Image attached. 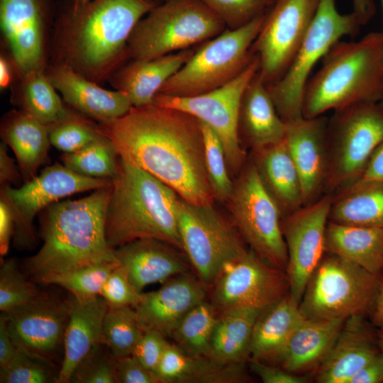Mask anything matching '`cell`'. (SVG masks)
Instances as JSON below:
<instances>
[{
  "mask_svg": "<svg viewBox=\"0 0 383 383\" xmlns=\"http://www.w3.org/2000/svg\"><path fill=\"white\" fill-rule=\"evenodd\" d=\"M119 157L151 174L183 199L213 204L200 121L178 109L154 104L132 107L98 125Z\"/></svg>",
  "mask_w": 383,
  "mask_h": 383,
  "instance_id": "cell-1",
  "label": "cell"
},
{
  "mask_svg": "<svg viewBox=\"0 0 383 383\" xmlns=\"http://www.w3.org/2000/svg\"><path fill=\"white\" fill-rule=\"evenodd\" d=\"M155 0H74L59 18L57 51L63 63L97 82L128 57V39Z\"/></svg>",
  "mask_w": 383,
  "mask_h": 383,
  "instance_id": "cell-2",
  "label": "cell"
},
{
  "mask_svg": "<svg viewBox=\"0 0 383 383\" xmlns=\"http://www.w3.org/2000/svg\"><path fill=\"white\" fill-rule=\"evenodd\" d=\"M112 185L75 200L57 201L40 212L43 245L23 270L33 282L85 266L118 262L107 243L106 218Z\"/></svg>",
  "mask_w": 383,
  "mask_h": 383,
  "instance_id": "cell-3",
  "label": "cell"
},
{
  "mask_svg": "<svg viewBox=\"0 0 383 383\" xmlns=\"http://www.w3.org/2000/svg\"><path fill=\"white\" fill-rule=\"evenodd\" d=\"M179 197L155 177L119 157L106 213L108 244L116 249L154 238L184 252L178 227Z\"/></svg>",
  "mask_w": 383,
  "mask_h": 383,
  "instance_id": "cell-4",
  "label": "cell"
},
{
  "mask_svg": "<svg viewBox=\"0 0 383 383\" xmlns=\"http://www.w3.org/2000/svg\"><path fill=\"white\" fill-rule=\"evenodd\" d=\"M383 94V33L372 32L357 41H338L309 79L304 91L303 117L367 102Z\"/></svg>",
  "mask_w": 383,
  "mask_h": 383,
  "instance_id": "cell-5",
  "label": "cell"
},
{
  "mask_svg": "<svg viewBox=\"0 0 383 383\" xmlns=\"http://www.w3.org/2000/svg\"><path fill=\"white\" fill-rule=\"evenodd\" d=\"M226 29L201 0L166 1L137 23L128 41V57L155 59L204 43Z\"/></svg>",
  "mask_w": 383,
  "mask_h": 383,
  "instance_id": "cell-6",
  "label": "cell"
},
{
  "mask_svg": "<svg viewBox=\"0 0 383 383\" xmlns=\"http://www.w3.org/2000/svg\"><path fill=\"white\" fill-rule=\"evenodd\" d=\"M265 14L238 29L226 28L201 43L162 86L160 93L175 96H196L220 88L236 78L255 57L251 47L262 28Z\"/></svg>",
  "mask_w": 383,
  "mask_h": 383,
  "instance_id": "cell-7",
  "label": "cell"
},
{
  "mask_svg": "<svg viewBox=\"0 0 383 383\" xmlns=\"http://www.w3.org/2000/svg\"><path fill=\"white\" fill-rule=\"evenodd\" d=\"M380 275L326 252L312 273L299 307L307 318L346 320L370 316Z\"/></svg>",
  "mask_w": 383,
  "mask_h": 383,
  "instance_id": "cell-8",
  "label": "cell"
},
{
  "mask_svg": "<svg viewBox=\"0 0 383 383\" xmlns=\"http://www.w3.org/2000/svg\"><path fill=\"white\" fill-rule=\"evenodd\" d=\"M362 23L352 11L341 13L335 0H321L313 21L290 66L282 77L268 87L277 111L286 123L303 117L306 84L316 64L343 37L355 35Z\"/></svg>",
  "mask_w": 383,
  "mask_h": 383,
  "instance_id": "cell-9",
  "label": "cell"
},
{
  "mask_svg": "<svg viewBox=\"0 0 383 383\" xmlns=\"http://www.w3.org/2000/svg\"><path fill=\"white\" fill-rule=\"evenodd\" d=\"M328 171L326 193H334L360 179L383 142V106L356 104L334 111L328 123Z\"/></svg>",
  "mask_w": 383,
  "mask_h": 383,
  "instance_id": "cell-10",
  "label": "cell"
},
{
  "mask_svg": "<svg viewBox=\"0 0 383 383\" xmlns=\"http://www.w3.org/2000/svg\"><path fill=\"white\" fill-rule=\"evenodd\" d=\"M226 203L233 224L250 250L286 272L288 255L282 229V215L251 159L233 182Z\"/></svg>",
  "mask_w": 383,
  "mask_h": 383,
  "instance_id": "cell-11",
  "label": "cell"
},
{
  "mask_svg": "<svg viewBox=\"0 0 383 383\" xmlns=\"http://www.w3.org/2000/svg\"><path fill=\"white\" fill-rule=\"evenodd\" d=\"M178 227L183 251L194 274L209 288L226 265L248 250L233 223L213 206L179 197Z\"/></svg>",
  "mask_w": 383,
  "mask_h": 383,
  "instance_id": "cell-12",
  "label": "cell"
},
{
  "mask_svg": "<svg viewBox=\"0 0 383 383\" xmlns=\"http://www.w3.org/2000/svg\"><path fill=\"white\" fill-rule=\"evenodd\" d=\"M255 57L236 78L213 91L192 96L157 94L153 104L187 113L209 126L220 138L229 171L239 173L245 163L246 154L238 131V113L243 94L259 70Z\"/></svg>",
  "mask_w": 383,
  "mask_h": 383,
  "instance_id": "cell-13",
  "label": "cell"
},
{
  "mask_svg": "<svg viewBox=\"0 0 383 383\" xmlns=\"http://www.w3.org/2000/svg\"><path fill=\"white\" fill-rule=\"evenodd\" d=\"M111 185V179L84 176L56 163L45 167L20 187L1 186V196L7 201L13 216V245L26 250L35 245L34 218L50 205L76 193Z\"/></svg>",
  "mask_w": 383,
  "mask_h": 383,
  "instance_id": "cell-14",
  "label": "cell"
},
{
  "mask_svg": "<svg viewBox=\"0 0 383 383\" xmlns=\"http://www.w3.org/2000/svg\"><path fill=\"white\" fill-rule=\"evenodd\" d=\"M321 0H275L251 47L258 74L267 87L290 66L317 12Z\"/></svg>",
  "mask_w": 383,
  "mask_h": 383,
  "instance_id": "cell-15",
  "label": "cell"
},
{
  "mask_svg": "<svg viewBox=\"0 0 383 383\" xmlns=\"http://www.w3.org/2000/svg\"><path fill=\"white\" fill-rule=\"evenodd\" d=\"M288 292L286 272L250 249L225 265L209 288L208 299L218 313L235 308L264 310Z\"/></svg>",
  "mask_w": 383,
  "mask_h": 383,
  "instance_id": "cell-16",
  "label": "cell"
},
{
  "mask_svg": "<svg viewBox=\"0 0 383 383\" xmlns=\"http://www.w3.org/2000/svg\"><path fill=\"white\" fill-rule=\"evenodd\" d=\"M72 304V294L63 298L41 291L29 302L1 313L18 351L56 367Z\"/></svg>",
  "mask_w": 383,
  "mask_h": 383,
  "instance_id": "cell-17",
  "label": "cell"
},
{
  "mask_svg": "<svg viewBox=\"0 0 383 383\" xmlns=\"http://www.w3.org/2000/svg\"><path fill=\"white\" fill-rule=\"evenodd\" d=\"M332 199L333 193H326L282 219L288 255L286 274L289 293L298 304L312 273L326 252V230Z\"/></svg>",
  "mask_w": 383,
  "mask_h": 383,
  "instance_id": "cell-18",
  "label": "cell"
},
{
  "mask_svg": "<svg viewBox=\"0 0 383 383\" xmlns=\"http://www.w3.org/2000/svg\"><path fill=\"white\" fill-rule=\"evenodd\" d=\"M47 0H0V24L21 77L43 70Z\"/></svg>",
  "mask_w": 383,
  "mask_h": 383,
  "instance_id": "cell-19",
  "label": "cell"
},
{
  "mask_svg": "<svg viewBox=\"0 0 383 383\" xmlns=\"http://www.w3.org/2000/svg\"><path fill=\"white\" fill-rule=\"evenodd\" d=\"M328 118L302 117L287 124L285 141L297 170L304 206L325 194L328 171Z\"/></svg>",
  "mask_w": 383,
  "mask_h": 383,
  "instance_id": "cell-20",
  "label": "cell"
},
{
  "mask_svg": "<svg viewBox=\"0 0 383 383\" xmlns=\"http://www.w3.org/2000/svg\"><path fill=\"white\" fill-rule=\"evenodd\" d=\"M209 287L191 272L174 276L156 291L143 292L134 308L143 332L155 331L170 338L182 318L208 298Z\"/></svg>",
  "mask_w": 383,
  "mask_h": 383,
  "instance_id": "cell-21",
  "label": "cell"
},
{
  "mask_svg": "<svg viewBox=\"0 0 383 383\" xmlns=\"http://www.w3.org/2000/svg\"><path fill=\"white\" fill-rule=\"evenodd\" d=\"M115 255L130 282L140 293L150 284L163 283L192 270L182 250L154 238L127 243L116 248Z\"/></svg>",
  "mask_w": 383,
  "mask_h": 383,
  "instance_id": "cell-22",
  "label": "cell"
},
{
  "mask_svg": "<svg viewBox=\"0 0 383 383\" xmlns=\"http://www.w3.org/2000/svg\"><path fill=\"white\" fill-rule=\"evenodd\" d=\"M365 316L347 318L327 358L316 371L319 383H348L360 369L380 353L377 329Z\"/></svg>",
  "mask_w": 383,
  "mask_h": 383,
  "instance_id": "cell-23",
  "label": "cell"
},
{
  "mask_svg": "<svg viewBox=\"0 0 383 383\" xmlns=\"http://www.w3.org/2000/svg\"><path fill=\"white\" fill-rule=\"evenodd\" d=\"M47 76L65 103L99 123L118 118L133 107L122 92L105 89L63 63L51 67Z\"/></svg>",
  "mask_w": 383,
  "mask_h": 383,
  "instance_id": "cell-24",
  "label": "cell"
},
{
  "mask_svg": "<svg viewBox=\"0 0 383 383\" xmlns=\"http://www.w3.org/2000/svg\"><path fill=\"white\" fill-rule=\"evenodd\" d=\"M287 124L277 111L268 87L257 72L247 85L240 104L238 131L241 145L251 151L285 138Z\"/></svg>",
  "mask_w": 383,
  "mask_h": 383,
  "instance_id": "cell-25",
  "label": "cell"
},
{
  "mask_svg": "<svg viewBox=\"0 0 383 383\" xmlns=\"http://www.w3.org/2000/svg\"><path fill=\"white\" fill-rule=\"evenodd\" d=\"M305 318L289 292L262 310L253 328L250 359L280 365L292 335Z\"/></svg>",
  "mask_w": 383,
  "mask_h": 383,
  "instance_id": "cell-26",
  "label": "cell"
},
{
  "mask_svg": "<svg viewBox=\"0 0 383 383\" xmlns=\"http://www.w3.org/2000/svg\"><path fill=\"white\" fill-rule=\"evenodd\" d=\"M194 51L190 48L152 60H132L114 73L113 86L128 97L133 107L152 104L162 86Z\"/></svg>",
  "mask_w": 383,
  "mask_h": 383,
  "instance_id": "cell-27",
  "label": "cell"
},
{
  "mask_svg": "<svg viewBox=\"0 0 383 383\" xmlns=\"http://www.w3.org/2000/svg\"><path fill=\"white\" fill-rule=\"evenodd\" d=\"M251 152L250 159L282 218L303 207L300 178L285 139Z\"/></svg>",
  "mask_w": 383,
  "mask_h": 383,
  "instance_id": "cell-28",
  "label": "cell"
},
{
  "mask_svg": "<svg viewBox=\"0 0 383 383\" xmlns=\"http://www.w3.org/2000/svg\"><path fill=\"white\" fill-rule=\"evenodd\" d=\"M108 304L100 296L89 299L73 296V304L65 328L63 357L57 383H69L73 370L96 344L101 343L104 318Z\"/></svg>",
  "mask_w": 383,
  "mask_h": 383,
  "instance_id": "cell-29",
  "label": "cell"
},
{
  "mask_svg": "<svg viewBox=\"0 0 383 383\" xmlns=\"http://www.w3.org/2000/svg\"><path fill=\"white\" fill-rule=\"evenodd\" d=\"M245 365L189 356L170 343L154 376L158 383H243L250 379Z\"/></svg>",
  "mask_w": 383,
  "mask_h": 383,
  "instance_id": "cell-30",
  "label": "cell"
},
{
  "mask_svg": "<svg viewBox=\"0 0 383 383\" xmlns=\"http://www.w3.org/2000/svg\"><path fill=\"white\" fill-rule=\"evenodd\" d=\"M1 136L15 154L24 182L34 178L48 161V126L22 110L11 111L3 118Z\"/></svg>",
  "mask_w": 383,
  "mask_h": 383,
  "instance_id": "cell-31",
  "label": "cell"
},
{
  "mask_svg": "<svg viewBox=\"0 0 383 383\" xmlns=\"http://www.w3.org/2000/svg\"><path fill=\"white\" fill-rule=\"evenodd\" d=\"M345 321L305 318L292 335L279 367L296 374L317 371L331 353Z\"/></svg>",
  "mask_w": 383,
  "mask_h": 383,
  "instance_id": "cell-32",
  "label": "cell"
},
{
  "mask_svg": "<svg viewBox=\"0 0 383 383\" xmlns=\"http://www.w3.org/2000/svg\"><path fill=\"white\" fill-rule=\"evenodd\" d=\"M325 249L372 274L383 273V228L328 221Z\"/></svg>",
  "mask_w": 383,
  "mask_h": 383,
  "instance_id": "cell-33",
  "label": "cell"
},
{
  "mask_svg": "<svg viewBox=\"0 0 383 383\" xmlns=\"http://www.w3.org/2000/svg\"><path fill=\"white\" fill-rule=\"evenodd\" d=\"M329 221L383 228V181L360 179L333 193Z\"/></svg>",
  "mask_w": 383,
  "mask_h": 383,
  "instance_id": "cell-34",
  "label": "cell"
},
{
  "mask_svg": "<svg viewBox=\"0 0 383 383\" xmlns=\"http://www.w3.org/2000/svg\"><path fill=\"white\" fill-rule=\"evenodd\" d=\"M262 311L235 308L219 313L207 357L224 363L248 362L253 328Z\"/></svg>",
  "mask_w": 383,
  "mask_h": 383,
  "instance_id": "cell-35",
  "label": "cell"
},
{
  "mask_svg": "<svg viewBox=\"0 0 383 383\" xmlns=\"http://www.w3.org/2000/svg\"><path fill=\"white\" fill-rule=\"evenodd\" d=\"M21 79L18 99L21 110L47 126L62 120L71 113L43 70L30 72Z\"/></svg>",
  "mask_w": 383,
  "mask_h": 383,
  "instance_id": "cell-36",
  "label": "cell"
},
{
  "mask_svg": "<svg viewBox=\"0 0 383 383\" xmlns=\"http://www.w3.org/2000/svg\"><path fill=\"white\" fill-rule=\"evenodd\" d=\"M218 312L207 298L194 306L172 333L173 344L192 357H207Z\"/></svg>",
  "mask_w": 383,
  "mask_h": 383,
  "instance_id": "cell-37",
  "label": "cell"
},
{
  "mask_svg": "<svg viewBox=\"0 0 383 383\" xmlns=\"http://www.w3.org/2000/svg\"><path fill=\"white\" fill-rule=\"evenodd\" d=\"M144 332L132 306H109L104 318L101 343L117 360L131 355Z\"/></svg>",
  "mask_w": 383,
  "mask_h": 383,
  "instance_id": "cell-38",
  "label": "cell"
},
{
  "mask_svg": "<svg viewBox=\"0 0 383 383\" xmlns=\"http://www.w3.org/2000/svg\"><path fill=\"white\" fill-rule=\"evenodd\" d=\"M119 155L104 135L72 152H63L61 160L70 170L93 178L113 179L116 174Z\"/></svg>",
  "mask_w": 383,
  "mask_h": 383,
  "instance_id": "cell-39",
  "label": "cell"
},
{
  "mask_svg": "<svg viewBox=\"0 0 383 383\" xmlns=\"http://www.w3.org/2000/svg\"><path fill=\"white\" fill-rule=\"evenodd\" d=\"M119 265L118 262L88 265L52 276L45 279L43 284L60 286L77 299H89L100 294L105 281Z\"/></svg>",
  "mask_w": 383,
  "mask_h": 383,
  "instance_id": "cell-40",
  "label": "cell"
},
{
  "mask_svg": "<svg viewBox=\"0 0 383 383\" xmlns=\"http://www.w3.org/2000/svg\"><path fill=\"white\" fill-rule=\"evenodd\" d=\"M48 128L50 144L63 152L80 150L103 135L98 126L73 111Z\"/></svg>",
  "mask_w": 383,
  "mask_h": 383,
  "instance_id": "cell-41",
  "label": "cell"
},
{
  "mask_svg": "<svg viewBox=\"0 0 383 383\" xmlns=\"http://www.w3.org/2000/svg\"><path fill=\"white\" fill-rule=\"evenodd\" d=\"M206 171L214 199L227 202L233 188L222 143L216 133L201 122Z\"/></svg>",
  "mask_w": 383,
  "mask_h": 383,
  "instance_id": "cell-42",
  "label": "cell"
},
{
  "mask_svg": "<svg viewBox=\"0 0 383 383\" xmlns=\"http://www.w3.org/2000/svg\"><path fill=\"white\" fill-rule=\"evenodd\" d=\"M42 290L20 270L14 258L1 261L0 268V310L9 311L35 298Z\"/></svg>",
  "mask_w": 383,
  "mask_h": 383,
  "instance_id": "cell-43",
  "label": "cell"
},
{
  "mask_svg": "<svg viewBox=\"0 0 383 383\" xmlns=\"http://www.w3.org/2000/svg\"><path fill=\"white\" fill-rule=\"evenodd\" d=\"M116 359L99 343L75 367L69 383H117Z\"/></svg>",
  "mask_w": 383,
  "mask_h": 383,
  "instance_id": "cell-44",
  "label": "cell"
},
{
  "mask_svg": "<svg viewBox=\"0 0 383 383\" xmlns=\"http://www.w3.org/2000/svg\"><path fill=\"white\" fill-rule=\"evenodd\" d=\"M55 366L18 351L6 365L0 367L1 383H57Z\"/></svg>",
  "mask_w": 383,
  "mask_h": 383,
  "instance_id": "cell-45",
  "label": "cell"
},
{
  "mask_svg": "<svg viewBox=\"0 0 383 383\" xmlns=\"http://www.w3.org/2000/svg\"><path fill=\"white\" fill-rule=\"evenodd\" d=\"M225 24L235 30L265 15L275 0H201Z\"/></svg>",
  "mask_w": 383,
  "mask_h": 383,
  "instance_id": "cell-46",
  "label": "cell"
},
{
  "mask_svg": "<svg viewBox=\"0 0 383 383\" xmlns=\"http://www.w3.org/2000/svg\"><path fill=\"white\" fill-rule=\"evenodd\" d=\"M109 306H132L135 308L141 300L143 293L135 290L125 270L119 265L105 281L100 294Z\"/></svg>",
  "mask_w": 383,
  "mask_h": 383,
  "instance_id": "cell-47",
  "label": "cell"
},
{
  "mask_svg": "<svg viewBox=\"0 0 383 383\" xmlns=\"http://www.w3.org/2000/svg\"><path fill=\"white\" fill-rule=\"evenodd\" d=\"M170 343L167 338L159 332L146 331L135 347L132 355L154 375Z\"/></svg>",
  "mask_w": 383,
  "mask_h": 383,
  "instance_id": "cell-48",
  "label": "cell"
},
{
  "mask_svg": "<svg viewBox=\"0 0 383 383\" xmlns=\"http://www.w3.org/2000/svg\"><path fill=\"white\" fill-rule=\"evenodd\" d=\"M117 383H158L132 355L116 360Z\"/></svg>",
  "mask_w": 383,
  "mask_h": 383,
  "instance_id": "cell-49",
  "label": "cell"
},
{
  "mask_svg": "<svg viewBox=\"0 0 383 383\" xmlns=\"http://www.w3.org/2000/svg\"><path fill=\"white\" fill-rule=\"evenodd\" d=\"M251 370L264 383H306L308 378L289 372L277 365H270L255 360H248Z\"/></svg>",
  "mask_w": 383,
  "mask_h": 383,
  "instance_id": "cell-50",
  "label": "cell"
},
{
  "mask_svg": "<svg viewBox=\"0 0 383 383\" xmlns=\"http://www.w3.org/2000/svg\"><path fill=\"white\" fill-rule=\"evenodd\" d=\"M14 232V219L7 201L0 198V255H6Z\"/></svg>",
  "mask_w": 383,
  "mask_h": 383,
  "instance_id": "cell-51",
  "label": "cell"
},
{
  "mask_svg": "<svg viewBox=\"0 0 383 383\" xmlns=\"http://www.w3.org/2000/svg\"><path fill=\"white\" fill-rule=\"evenodd\" d=\"M381 382H383V355L381 352L348 381V383Z\"/></svg>",
  "mask_w": 383,
  "mask_h": 383,
  "instance_id": "cell-52",
  "label": "cell"
},
{
  "mask_svg": "<svg viewBox=\"0 0 383 383\" xmlns=\"http://www.w3.org/2000/svg\"><path fill=\"white\" fill-rule=\"evenodd\" d=\"M23 180L19 167L16 166L13 158L8 152L6 144L0 145V182L1 186L10 184H18Z\"/></svg>",
  "mask_w": 383,
  "mask_h": 383,
  "instance_id": "cell-53",
  "label": "cell"
},
{
  "mask_svg": "<svg viewBox=\"0 0 383 383\" xmlns=\"http://www.w3.org/2000/svg\"><path fill=\"white\" fill-rule=\"evenodd\" d=\"M18 352L9 332L4 314L0 316V367L6 365Z\"/></svg>",
  "mask_w": 383,
  "mask_h": 383,
  "instance_id": "cell-54",
  "label": "cell"
},
{
  "mask_svg": "<svg viewBox=\"0 0 383 383\" xmlns=\"http://www.w3.org/2000/svg\"><path fill=\"white\" fill-rule=\"evenodd\" d=\"M360 179L383 181V142L373 152Z\"/></svg>",
  "mask_w": 383,
  "mask_h": 383,
  "instance_id": "cell-55",
  "label": "cell"
},
{
  "mask_svg": "<svg viewBox=\"0 0 383 383\" xmlns=\"http://www.w3.org/2000/svg\"><path fill=\"white\" fill-rule=\"evenodd\" d=\"M369 316L375 328L383 330V274L380 275L376 299Z\"/></svg>",
  "mask_w": 383,
  "mask_h": 383,
  "instance_id": "cell-56",
  "label": "cell"
},
{
  "mask_svg": "<svg viewBox=\"0 0 383 383\" xmlns=\"http://www.w3.org/2000/svg\"><path fill=\"white\" fill-rule=\"evenodd\" d=\"M353 11L364 26L374 14L375 7L372 0H353Z\"/></svg>",
  "mask_w": 383,
  "mask_h": 383,
  "instance_id": "cell-57",
  "label": "cell"
},
{
  "mask_svg": "<svg viewBox=\"0 0 383 383\" xmlns=\"http://www.w3.org/2000/svg\"><path fill=\"white\" fill-rule=\"evenodd\" d=\"M12 75L9 62L4 57L0 59V87L6 88L11 82Z\"/></svg>",
  "mask_w": 383,
  "mask_h": 383,
  "instance_id": "cell-58",
  "label": "cell"
},
{
  "mask_svg": "<svg viewBox=\"0 0 383 383\" xmlns=\"http://www.w3.org/2000/svg\"><path fill=\"white\" fill-rule=\"evenodd\" d=\"M377 335L378 345L383 355V330L377 329Z\"/></svg>",
  "mask_w": 383,
  "mask_h": 383,
  "instance_id": "cell-59",
  "label": "cell"
},
{
  "mask_svg": "<svg viewBox=\"0 0 383 383\" xmlns=\"http://www.w3.org/2000/svg\"><path fill=\"white\" fill-rule=\"evenodd\" d=\"M382 106H383V94H382V97L380 100V101L379 102Z\"/></svg>",
  "mask_w": 383,
  "mask_h": 383,
  "instance_id": "cell-60",
  "label": "cell"
},
{
  "mask_svg": "<svg viewBox=\"0 0 383 383\" xmlns=\"http://www.w3.org/2000/svg\"><path fill=\"white\" fill-rule=\"evenodd\" d=\"M77 1H89V0H77Z\"/></svg>",
  "mask_w": 383,
  "mask_h": 383,
  "instance_id": "cell-61",
  "label": "cell"
},
{
  "mask_svg": "<svg viewBox=\"0 0 383 383\" xmlns=\"http://www.w3.org/2000/svg\"><path fill=\"white\" fill-rule=\"evenodd\" d=\"M382 7H383V0H382ZM382 33H383V31H382Z\"/></svg>",
  "mask_w": 383,
  "mask_h": 383,
  "instance_id": "cell-62",
  "label": "cell"
},
{
  "mask_svg": "<svg viewBox=\"0 0 383 383\" xmlns=\"http://www.w3.org/2000/svg\"><path fill=\"white\" fill-rule=\"evenodd\" d=\"M164 1H170V0H163Z\"/></svg>",
  "mask_w": 383,
  "mask_h": 383,
  "instance_id": "cell-63",
  "label": "cell"
},
{
  "mask_svg": "<svg viewBox=\"0 0 383 383\" xmlns=\"http://www.w3.org/2000/svg\"><path fill=\"white\" fill-rule=\"evenodd\" d=\"M382 274H383V273Z\"/></svg>",
  "mask_w": 383,
  "mask_h": 383,
  "instance_id": "cell-64",
  "label": "cell"
}]
</instances>
